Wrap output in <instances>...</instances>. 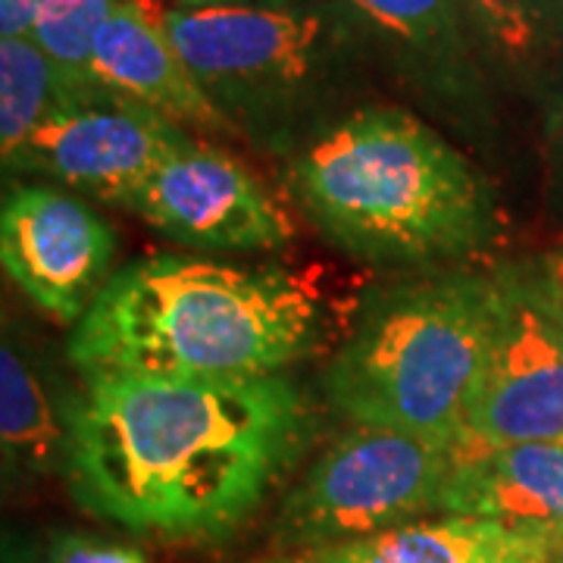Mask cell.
<instances>
[{
	"instance_id": "cell-9",
	"label": "cell",
	"mask_w": 563,
	"mask_h": 563,
	"mask_svg": "<svg viewBox=\"0 0 563 563\" xmlns=\"http://www.w3.org/2000/svg\"><path fill=\"white\" fill-rule=\"evenodd\" d=\"M122 207L195 251L257 254L295 239L285 203L242 161L198 141L163 163Z\"/></svg>"
},
{
	"instance_id": "cell-14",
	"label": "cell",
	"mask_w": 563,
	"mask_h": 563,
	"mask_svg": "<svg viewBox=\"0 0 563 563\" xmlns=\"http://www.w3.org/2000/svg\"><path fill=\"white\" fill-rule=\"evenodd\" d=\"M442 514L498 520L563 544V442H470Z\"/></svg>"
},
{
	"instance_id": "cell-16",
	"label": "cell",
	"mask_w": 563,
	"mask_h": 563,
	"mask_svg": "<svg viewBox=\"0 0 563 563\" xmlns=\"http://www.w3.org/2000/svg\"><path fill=\"white\" fill-rule=\"evenodd\" d=\"M492 73L548 103L563 81V10L554 0H463Z\"/></svg>"
},
{
	"instance_id": "cell-4",
	"label": "cell",
	"mask_w": 563,
	"mask_h": 563,
	"mask_svg": "<svg viewBox=\"0 0 563 563\" xmlns=\"http://www.w3.org/2000/svg\"><path fill=\"white\" fill-rule=\"evenodd\" d=\"M495 322L492 269H435L363 295L322 388L344 420L470 439Z\"/></svg>"
},
{
	"instance_id": "cell-17",
	"label": "cell",
	"mask_w": 563,
	"mask_h": 563,
	"mask_svg": "<svg viewBox=\"0 0 563 563\" xmlns=\"http://www.w3.org/2000/svg\"><path fill=\"white\" fill-rule=\"evenodd\" d=\"M98 88V85H95ZM76 81L66 79L57 63L44 54L35 38L0 41V157L10 161L29 135L57 107L76 98Z\"/></svg>"
},
{
	"instance_id": "cell-6",
	"label": "cell",
	"mask_w": 563,
	"mask_h": 563,
	"mask_svg": "<svg viewBox=\"0 0 563 563\" xmlns=\"http://www.w3.org/2000/svg\"><path fill=\"white\" fill-rule=\"evenodd\" d=\"M470 439L351 422L282 498L269 551H307L442 517Z\"/></svg>"
},
{
	"instance_id": "cell-23",
	"label": "cell",
	"mask_w": 563,
	"mask_h": 563,
	"mask_svg": "<svg viewBox=\"0 0 563 563\" xmlns=\"http://www.w3.org/2000/svg\"><path fill=\"white\" fill-rule=\"evenodd\" d=\"M173 7H207V3H266V7H285V3H303V0H169Z\"/></svg>"
},
{
	"instance_id": "cell-26",
	"label": "cell",
	"mask_w": 563,
	"mask_h": 563,
	"mask_svg": "<svg viewBox=\"0 0 563 563\" xmlns=\"http://www.w3.org/2000/svg\"><path fill=\"white\" fill-rule=\"evenodd\" d=\"M554 3H558V7H561V10H563V0H554Z\"/></svg>"
},
{
	"instance_id": "cell-20",
	"label": "cell",
	"mask_w": 563,
	"mask_h": 563,
	"mask_svg": "<svg viewBox=\"0 0 563 563\" xmlns=\"http://www.w3.org/2000/svg\"><path fill=\"white\" fill-rule=\"evenodd\" d=\"M544 188L551 210L563 220V81L544 103Z\"/></svg>"
},
{
	"instance_id": "cell-11",
	"label": "cell",
	"mask_w": 563,
	"mask_h": 563,
	"mask_svg": "<svg viewBox=\"0 0 563 563\" xmlns=\"http://www.w3.org/2000/svg\"><path fill=\"white\" fill-rule=\"evenodd\" d=\"M363 38L379 41L388 63L435 113L463 129L488 125V73L463 0H342Z\"/></svg>"
},
{
	"instance_id": "cell-21",
	"label": "cell",
	"mask_w": 563,
	"mask_h": 563,
	"mask_svg": "<svg viewBox=\"0 0 563 563\" xmlns=\"http://www.w3.org/2000/svg\"><path fill=\"white\" fill-rule=\"evenodd\" d=\"M529 279L536 285V295L542 298L548 313L561 325L563 332V244L554 251H544L539 257L526 261Z\"/></svg>"
},
{
	"instance_id": "cell-10",
	"label": "cell",
	"mask_w": 563,
	"mask_h": 563,
	"mask_svg": "<svg viewBox=\"0 0 563 563\" xmlns=\"http://www.w3.org/2000/svg\"><path fill=\"white\" fill-rule=\"evenodd\" d=\"M117 232L73 191L13 185L0 210V261L22 295L54 320L76 322L113 279Z\"/></svg>"
},
{
	"instance_id": "cell-22",
	"label": "cell",
	"mask_w": 563,
	"mask_h": 563,
	"mask_svg": "<svg viewBox=\"0 0 563 563\" xmlns=\"http://www.w3.org/2000/svg\"><path fill=\"white\" fill-rule=\"evenodd\" d=\"M35 38V0H0V41Z\"/></svg>"
},
{
	"instance_id": "cell-7",
	"label": "cell",
	"mask_w": 563,
	"mask_h": 563,
	"mask_svg": "<svg viewBox=\"0 0 563 563\" xmlns=\"http://www.w3.org/2000/svg\"><path fill=\"white\" fill-rule=\"evenodd\" d=\"M191 141L188 129L98 85L57 107L3 169L35 173L122 207Z\"/></svg>"
},
{
	"instance_id": "cell-15",
	"label": "cell",
	"mask_w": 563,
	"mask_h": 563,
	"mask_svg": "<svg viewBox=\"0 0 563 563\" xmlns=\"http://www.w3.org/2000/svg\"><path fill=\"white\" fill-rule=\"evenodd\" d=\"M69 444V401L47 385L41 366L3 335L0 347V448L3 473L16 483L63 476Z\"/></svg>"
},
{
	"instance_id": "cell-2",
	"label": "cell",
	"mask_w": 563,
	"mask_h": 563,
	"mask_svg": "<svg viewBox=\"0 0 563 563\" xmlns=\"http://www.w3.org/2000/svg\"><path fill=\"white\" fill-rule=\"evenodd\" d=\"M282 179L325 242L376 266L454 269L501 239L495 185L404 107L335 117L285 157Z\"/></svg>"
},
{
	"instance_id": "cell-24",
	"label": "cell",
	"mask_w": 563,
	"mask_h": 563,
	"mask_svg": "<svg viewBox=\"0 0 563 563\" xmlns=\"http://www.w3.org/2000/svg\"><path fill=\"white\" fill-rule=\"evenodd\" d=\"M3 563H32L29 558H22V551H13V548H7V561Z\"/></svg>"
},
{
	"instance_id": "cell-3",
	"label": "cell",
	"mask_w": 563,
	"mask_h": 563,
	"mask_svg": "<svg viewBox=\"0 0 563 563\" xmlns=\"http://www.w3.org/2000/svg\"><path fill=\"white\" fill-rule=\"evenodd\" d=\"M322 339L320 295L279 266L154 254L113 273L66 354L81 373L263 379L317 354Z\"/></svg>"
},
{
	"instance_id": "cell-25",
	"label": "cell",
	"mask_w": 563,
	"mask_h": 563,
	"mask_svg": "<svg viewBox=\"0 0 563 563\" xmlns=\"http://www.w3.org/2000/svg\"><path fill=\"white\" fill-rule=\"evenodd\" d=\"M554 563H563V548H561V554H558V561H554Z\"/></svg>"
},
{
	"instance_id": "cell-8",
	"label": "cell",
	"mask_w": 563,
	"mask_h": 563,
	"mask_svg": "<svg viewBox=\"0 0 563 563\" xmlns=\"http://www.w3.org/2000/svg\"><path fill=\"white\" fill-rule=\"evenodd\" d=\"M495 322L470 442H563V332L548 313L526 261L492 266Z\"/></svg>"
},
{
	"instance_id": "cell-1",
	"label": "cell",
	"mask_w": 563,
	"mask_h": 563,
	"mask_svg": "<svg viewBox=\"0 0 563 563\" xmlns=\"http://www.w3.org/2000/svg\"><path fill=\"white\" fill-rule=\"evenodd\" d=\"M317 435L301 385L81 373L63 479L85 514L132 536L210 544L239 532Z\"/></svg>"
},
{
	"instance_id": "cell-19",
	"label": "cell",
	"mask_w": 563,
	"mask_h": 563,
	"mask_svg": "<svg viewBox=\"0 0 563 563\" xmlns=\"http://www.w3.org/2000/svg\"><path fill=\"white\" fill-rule=\"evenodd\" d=\"M44 563H147L135 544L95 532H54L44 544Z\"/></svg>"
},
{
	"instance_id": "cell-5",
	"label": "cell",
	"mask_w": 563,
	"mask_h": 563,
	"mask_svg": "<svg viewBox=\"0 0 563 563\" xmlns=\"http://www.w3.org/2000/svg\"><path fill=\"white\" fill-rule=\"evenodd\" d=\"M166 38L235 135L276 154L329 125L361 25L344 3L157 7Z\"/></svg>"
},
{
	"instance_id": "cell-13",
	"label": "cell",
	"mask_w": 563,
	"mask_h": 563,
	"mask_svg": "<svg viewBox=\"0 0 563 563\" xmlns=\"http://www.w3.org/2000/svg\"><path fill=\"white\" fill-rule=\"evenodd\" d=\"M561 548L542 532L442 514L351 542L269 551L244 563H554Z\"/></svg>"
},
{
	"instance_id": "cell-12",
	"label": "cell",
	"mask_w": 563,
	"mask_h": 563,
	"mask_svg": "<svg viewBox=\"0 0 563 563\" xmlns=\"http://www.w3.org/2000/svg\"><path fill=\"white\" fill-rule=\"evenodd\" d=\"M91 79L122 101L154 110L181 129L235 135L207 98L161 25V10L147 0H122L101 25L91 51ZM239 139V135H235Z\"/></svg>"
},
{
	"instance_id": "cell-18",
	"label": "cell",
	"mask_w": 563,
	"mask_h": 563,
	"mask_svg": "<svg viewBox=\"0 0 563 563\" xmlns=\"http://www.w3.org/2000/svg\"><path fill=\"white\" fill-rule=\"evenodd\" d=\"M122 0H35V41L79 88H95L91 51Z\"/></svg>"
}]
</instances>
